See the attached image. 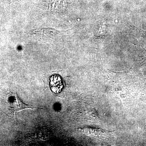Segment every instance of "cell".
Segmentation results:
<instances>
[{
    "label": "cell",
    "mask_w": 146,
    "mask_h": 146,
    "mask_svg": "<svg viewBox=\"0 0 146 146\" xmlns=\"http://www.w3.org/2000/svg\"><path fill=\"white\" fill-rule=\"evenodd\" d=\"M9 100L8 104L11 112L16 113L24 110L35 109L36 108L24 103L18 98L16 94H12Z\"/></svg>",
    "instance_id": "cell-1"
},
{
    "label": "cell",
    "mask_w": 146,
    "mask_h": 146,
    "mask_svg": "<svg viewBox=\"0 0 146 146\" xmlns=\"http://www.w3.org/2000/svg\"><path fill=\"white\" fill-rule=\"evenodd\" d=\"M50 86L53 92L56 94L58 93L63 87V82L60 76L54 75L50 79Z\"/></svg>",
    "instance_id": "cell-2"
}]
</instances>
